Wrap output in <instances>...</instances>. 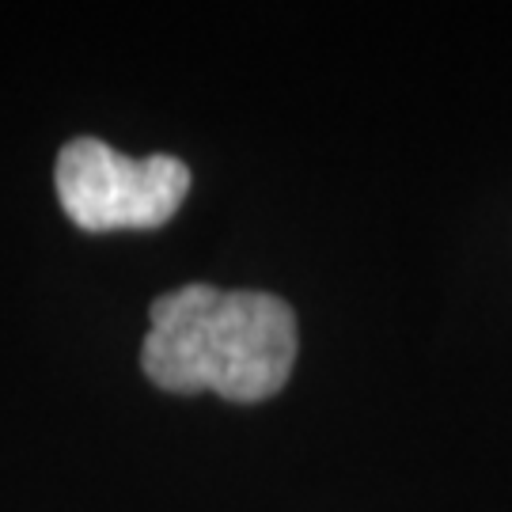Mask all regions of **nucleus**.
Here are the masks:
<instances>
[{"label":"nucleus","instance_id":"1","mask_svg":"<svg viewBox=\"0 0 512 512\" xmlns=\"http://www.w3.org/2000/svg\"><path fill=\"white\" fill-rule=\"evenodd\" d=\"M296 346V315L281 296L194 281L152 300L141 368L171 395L262 403L289 384Z\"/></svg>","mask_w":512,"mask_h":512},{"label":"nucleus","instance_id":"2","mask_svg":"<svg viewBox=\"0 0 512 512\" xmlns=\"http://www.w3.org/2000/svg\"><path fill=\"white\" fill-rule=\"evenodd\" d=\"M57 202L80 232L164 228L190 194V167L175 156L133 160L99 137H73L57 152Z\"/></svg>","mask_w":512,"mask_h":512}]
</instances>
